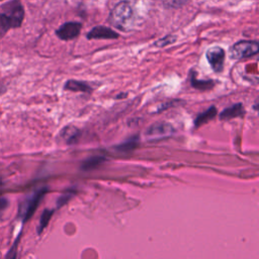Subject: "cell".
Masks as SVG:
<instances>
[{"instance_id":"cell-1","label":"cell","mask_w":259,"mask_h":259,"mask_svg":"<svg viewBox=\"0 0 259 259\" xmlns=\"http://www.w3.org/2000/svg\"><path fill=\"white\" fill-rule=\"evenodd\" d=\"M134 19V11L127 1H121L116 4L109 15V22L123 31H127L133 27Z\"/></svg>"},{"instance_id":"cell-2","label":"cell","mask_w":259,"mask_h":259,"mask_svg":"<svg viewBox=\"0 0 259 259\" xmlns=\"http://www.w3.org/2000/svg\"><path fill=\"white\" fill-rule=\"evenodd\" d=\"M48 188L47 187H41L39 189H36L29 195H27L19 204V210H18V215L22 219L23 222L28 221L31 215L34 213L35 209L37 208L40 200L47 193Z\"/></svg>"},{"instance_id":"cell-3","label":"cell","mask_w":259,"mask_h":259,"mask_svg":"<svg viewBox=\"0 0 259 259\" xmlns=\"http://www.w3.org/2000/svg\"><path fill=\"white\" fill-rule=\"evenodd\" d=\"M258 50L259 45L256 40H240L232 46L230 55L232 59L240 60L256 55Z\"/></svg>"},{"instance_id":"cell-4","label":"cell","mask_w":259,"mask_h":259,"mask_svg":"<svg viewBox=\"0 0 259 259\" xmlns=\"http://www.w3.org/2000/svg\"><path fill=\"white\" fill-rule=\"evenodd\" d=\"M175 133L174 126L166 121H157L151 124L145 132V137L149 141H158L170 138Z\"/></svg>"},{"instance_id":"cell-5","label":"cell","mask_w":259,"mask_h":259,"mask_svg":"<svg viewBox=\"0 0 259 259\" xmlns=\"http://www.w3.org/2000/svg\"><path fill=\"white\" fill-rule=\"evenodd\" d=\"M206 60L210 65L211 69L215 73H221L224 69L226 53L221 47H211L205 53Z\"/></svg>"},{"instance_id":"cell-6","label":"cell","mask_w":259,"mask_h":259,"mask_svg":"<svg viewBox=\"0 0 259 259\" xmlns=\"http://www.w3.org/2000/svg\"><path fill=\"white\" fill-rule=\"evenodd\" d=\"M81 27L82 25L80 22H75V21L66 22L56 30V34L59 38L63 40H70L79 35Z\"/></svg>"},{"instance_id":"cell-7","label":"cell","mask_w":259,"mask_h":259,"mask_svg":"<svg viewBox=\"0 0 259 259\" xmlns=\"http://www.w3.org/2000/svg\"><path fill=\"white\" fill-rule=\"evenodd\" d=\"M118 37V33L115 32L114 30H112L109 27L106 26H95L93 27L88 33H87V38L88 39H113V38H117Z\"/></svg>"},{"instance_id":"cell-8","label":"cell","mask_w":259,"mask_h":259,"mask_svg":"<svg viewBox=\"0 0 259 259\" xmlns=\"http://www.w3.org/2000/svg\"><path fill=\"white\" fill-rule=\"evenodd\" d=\"M245 114V108L242 103H236L233 104L230 107H227L223 109L220 113V119L221 120H230L235 117H240Z\"/></svg>"},{"instance_id":"cell-9","label":"cell","mask_w":259,"mask_h":259,"mask_svg":"<svg viewBox=\"0 0 259 259\" xmlns=\"http://www.w3.org/2000/svg\"><path fill=\"white\" fill-rule=\"evenodd\" d=\"M218 114V110L215 106H210L208 107L206 110H204L203 112H200L196 115V117L194 118L193 121V126L194 128H199L200 126H202L203 124L207 123L209 120H211L215 115Z\"/></svg>"},{"instance_id":"cell-10","label":"cell","mask_w":259,"mask_h":259,"mask_svg":"<svg viewBox=\"0 0 259 259\" xmlns=\"http://www.w3.org/2000/svg\"><path fill=\"white\" fill-rule=\"evenodd\" d=\"M65 90H70V91H74V92H85V93H89L92 91V88L90 87V85L84 81H79V80H74V79H70L68 80L65 85H64Z\"/></svg>"},{"instance_id":"cell-11","label":"cell","mask_w":259,"mask_h":259,"mask_svg":"<svg viewBox=\"0 0 259 259\" xmlns=\"http://www.w3.org/2000/svg\"><path fill=\"white\" fill-rule=\"evenodd\" d=\"M139 141H140L139 136L131 137L127 140L123 141L122 143L116 145L114 147V150L119 152V153H131V152H133L138 147Z\"/></svg>"},{"instance_id":"cell-12","label":"cell","mask_w":259,"mask_h":259,"mask_svg":"<svg viewBox=\"0 0 259 259\" xmlns=\"http://www.w3.org/2000/svg\"><path fill=\"white\" fill-rule=\"evenodd\" d=\"M80 136V131L73 126V125H67L61 131V137L65 140V142L68 145L75 144Z\"/></svg>"},{"instance_id":"cell-13","label":"cell","mask_w":259,"mask_h":259,"mask_svg":"<svg viewBox=\"0 0 259 259\" xmlns=\"http://www.w3.org/2000/svg\"><path fill=\"white\" fill-rule=\"evenodd\" d=\"M190 85L198 90H210L214 86L213 80H198L196 78V73L191 72L190 74Z\"/></svg>"},{"instance_id":"cell-14","label":"cell","mask_w":259,"mask_h":259,"mask_svg":"<svg viewBox=\"0 0 259 259\" xmlns=\"http://www.w3.org/2000/svg\"><path fill=\"white\" fill-rule=\"evenodd\" d=\"M104 161H105V157H104V156H99V155L91 156V157L87 158L86 160H84V161L82 162L80 168H81L83 171L93 170V169L97 168L98 166H100Z\"/></svg>"},{"instance_id":"cell-15","label":"cell","mask_w":259,"mask_h":259,"mask_svg":"<svg viewBox=\"0 0 259 259\" xmlns=\"http://www.w3.org/2000/svg\"><path fill=\"white\" fill-rule=\"evenodd\" d=\"M54 211H55L54 209H48V208H46L42 211V213L40 215V219H39V224L37 226V234L38 235H40L42 233V231L46 229V227L48 226Z\"/></svg>"},{"instance_id":"cell-16","label":"cell","mask_w":259,"mask_h":259,"mask_svg":"<svg viewBox=\"0 0 259 259\" xmlns=\"http://www.w3.org/2000/svg\"><path fill=\"white\" fill-rule=\"evenodd\" d=\"M13 27L12 20L8 16L7 13L0 14V38L5 35V33L8 31L9 28Z\"/></svg>"},{"instance_id":"cell-17","label":"cell","mask_w":259,"mask_h":259,"mask_svg":"<svg viewBox=\"0 0 259 259\" xmlns=\"http://www.w3.org/2000/svg\"><path fill=\"white\" fill-rule=\"evenodd\" d=\"M74 196V191H67L63 193L58 199H57V207H61L64 204H66L72 197Z\"/></svg>"},{"instance_id":"cell-18","label":"cell","mask_w":259,"mask_h":259,"mask_svg":"<svg viewBox=\"0 0 259 259\" xmlns=\"http://www.w3.org/2000/svg\"><path fill=\"white\" fill-rule=\"evenodd\" d=\"M175 40H176V36L175 35H166L165 37L158 39L155 42V46L159 47V48H162V47H165V46H168V45L174 42Z\"/></svg>"},{"instance_id":"cell-19","label":"cell","mask_w":259,"mask_h":259,"mask_svg":"<svg viewBox=\"0 0 259 259\" xmlns=\"http://www.w3.org/2000/svg\"><path fill=\"white\" fill-rule=\"evenodd\" d=\"M8 206V199L5 197H0V210L6 208Z\"/></svg>"},{"instance_id":"cell-20","label":"cell","mask_w":259,"mask_h":259,"mask_svg":"<svg viewBox=\"0 0 259 259\" xmlns=\"http://www.w3.org/2000/svg\"><path fill=\"white\" fill-rule=\"evenodd\" d=\"M5 90H6L5 85H4L3 83H1V82H0V95H2V94L5 92Z\"/></svg>"},{"instance_id":"cell-21","label":"cell","mask_w":259,"mask_h":259,"mask_svg":"<svg viewBox=\"0 0 259 259\" xmlns=\"http://www.w3.org/2000/svg\"><path fill=\"white\" fill-rule=\"evenodd\" d=\"M187 0H172V3L173 4H183V3H185Z\"/></svg>"},{"instance_id":"cell-22","label":"cell","mask_w":259,"mask_h":259,"mask_svg":"<svg viewBox=\"0 0 259 259\" xmlns=\"http://www.w3.org/2000/svg\"><path fill=\"white\" fill-rule=\"evenodd\" d=\"M2 184V180H1V178H0V185Z\"/></svg>"}]
</instances>
